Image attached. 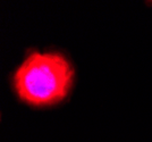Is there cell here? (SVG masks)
<instances>
[{"label":"cell","mask_w":152,"mask_h":142,"mask_svg":"<svg viewBox=\"0 0 152 142\" xmlns=\"http://www.w3.org/2000/svg\"><path fill=\"white\" fill-rule=\"evenodd\" d=\"M75 72L60 52L33 51L17 67L13 85L20 101L33 107H49L66 99Z\"/></svg>","instance_id":"obj_1"}]
</instances>
